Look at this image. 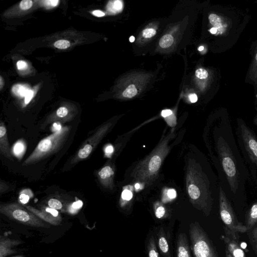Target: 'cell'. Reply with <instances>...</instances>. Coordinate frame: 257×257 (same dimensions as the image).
I'll return each mask as SVG.
<instances>
[{
	"label": "cell",
	"mask_w": 257,
	"mask_h": 257,
	"mask_svg": "<svg viewBox=\"0 0 257 257\" xmlns=\"http://www.w3.org/2000/svg\"><path fill=\"white\" fill-rule=\"evenodd\" d=\"M217 29L214 27L211 28V29L210 30V32L213 34H216L217 33Z\"/></svg>",
	"instance_id": "cell-43"
},
{
	"label": "cell",
	"mask_w": 257,
	"mask_h": 257,
	"mask_svg": "<svg viewBox=\"0 0 257 257\" xmlns=\"http://www.w3.org/2000/svg\"><path fill=\"white\" fill-rule=\"evenodd\" d=\"M177 257H191L188 241L185 233H180L177 242Z\"/></svg>",
	"instance_id": "cell-13"
},
{
	"label": "cell",
	"mask_w": 257,
	"mask_h": 257,
	"mask_svg": "<svg viewBox=\"0 0 257 257\" xmlns=\"http://www.w3.org/2000/svg\"><path fill=\"white\" fill-rule=\"evenodd\" d=\"M0 85H1V89L3 87V78L1 76H0Z\"/></svg>",
	"instance_id": "cell-45"
},
{
	"label": "cell",
	"mask_w": 257,
	"mask_h": 257,
	"mask_svg": "<svg viewBox=\"0 0 257 257\" xmlns=\"http://www.w3.org/2000/svg\"><path fill=\"white\" fill-rule=\"evenodd\" d=\"M189 235L194 257H219L212 242L199 224H190Z\"/></svg>",
	"instance_id": "cell-4"
},
{
	"label": "cell",
	"mask_w": 257,
	"mask_h": 257,
	"mask_svg": "<svg viewBox=\"0 0 257 257\" xmlns=\"http://www.w3.org/2000/svg\"><path fill=\"white\" fill-rule=\"evenodd\" d=\"M0 213L9 218L25 225L42 228L50 227L49 224L20 203L13 202L1 204Z\"/></svg>",
	"instance_id": "cell-3"
},
{
	"label": "cell",
	"mask_w": 257,
	"mask_h": 257,
	"mask_svg": "<svg viewBox=\"0 0 257 257\" xmlns=\"http://www.w3.org/2000/svg\"><path fill=\"white\" fill-rule=\"evenodd\" d=\"M219 213L222 221L226 229L233 235L247 232L245 225L238 221L233 210L223 193H220L219 199Z\"/></svg>",
	"instance_id": "cell-6"
},
{
	"label": "cell",
	"mask_w": 257,
	"mask_h": 257,
	"mask_svg": "<svg viewBox=\"0 0 257 257\" xmlns=\"http://www.w3.org/2000/svg\"><path fill=\"white\" fill-rule=\"evenodd\" d=\"M188 193L190 198L194 201H198L202 193L199 185L195 181H191L187 187Z\"/></svg>",
	"instance_id": "cell-17"
},
{
	"label": "cell",
	"mask_w": 257,
	"mask_h": 257,
	"mask_svg": "<svg viewBox=\"0 0 257 257\" xmlns=\"http://www.w3.org/2000/svg\"><path fill=\"white\" fill-rule=\"evenodd\" d=\"M46 3H47L48 5H50L51 6L55 7L56 6L58 3L59 1L58 0H52V1H46Z\"/></svg>",
	"instance_id": "cell-41"
},
{
	"label": "cell",
	"mask_w": 257,
	"mask_h": 257,
	"mask_svg": "<svg viewBox=\"0 0 257 257\" xmlns=\"http://www.w3.org/2000/svg\"><path fill=\"white\" fill-rule=\"evenodd\" d=\"M174 42L173 37L169 34L163 36L159 41V45L162 48H167L170 47Z\"/></svg>",
	"instance_id": "cell-24"
},
{
	"label": "cell",
	"mask_w": 257,
	"mask_h": 257,
	"mask_svg": "<svg viewBox=\"0 0 257 257\" xmlns=\"http://www.w3.org/2000/svg\"><path fill=\"white\" fill-rule=\"evenodd\" d=\"M143 36L146 38L152 37L156 34V31L152 28L146 29L143 31Z\"/></svg>",
	"instance_id": "cell-30"
},
{
	"label": "cell",
	"mask_w": 257,
	"mask_h": 257,
	"mask_svg": "<svg viewBox=\"0 0 257 257\" xmlns=\"http://www.w3.org/2000/svg\"><path fill=\"white\" fill-rule=\"evenodd\" d=\"M247 232L251 247L255 253L257 254V224Z\"/></svg>",
	"instance_id": "cell-19"
},
{
	"label": "cell",
	"mask_w": 257,
	"mask_h": 257,
	"mask_svg": "<svg viewBox=\"0 0 257 257\" xmlns=\"http://www.w3.org/2000/svg\"><path fill=\"white\" fill-rule=\"evenodd\" d=\"M113 151V148L112 146H108L105 149L106 154H110Z\"/></svg>",
	"instance_id": "cell-42"
},
{
	"label": "cell",
	"mask_w": 257,
	"mask_h": 257,
	"mask_svg": "<svg viewBox=\"0 0 257 257\" xmlns=\"http://www.w3.org/2000/svg\"><path fill=\"white\" fill-rule=\"evenodd\" d=\"M17 66L19 70H23L27 67V64L24 61L19 60L17 63Z\"/></svg>",
	"instance_id": "cell-35"
},
{
	"label": "cell",
	"mask_w": 257,
	"mask_h": 257,
	"mask_svg": "<svg viewBox=\"0 0 257 257\" xmlns=\"http://www.w3.org/2000/svg\"><path fill=\"white\" fill-rule=\"evenodd\" d=\"M166 213V210L162 205L158 206L155 209V216L158 218H162L164 217Z\"/></svg>",
	"instance_id": "cell-28"
},
{
	"label": "cell",
	"mask_w": 257,
	"mask_h": 257,
	"mask_svg": "<svg viewBox=\"0 0 257 257\" xmlns=\"http://www.w3.org/2000/svg\"><path fill=\"white\" fill-rule=\"evenodd\" d=\"M172 114V111L170 109H164L162 110L161 115L164 117H166Z\"/></svg>",
	"instance_id": "cell-38"
},
{
	"label": "cell",
	"mask_w": 257,
	"mask_h": 257,
	"mask_svg": "<svg viewBox=\"0 0 257 257\" xmlns=\"http://www.w3.org/2000/svg\"><path fill=\"white\" fill-rule=\"evenodd\" d=\"M246 149L250 153V157L252 158L253 156V159L257 161V141L251 136L248 134L245 138Z\"/></svg>",
	"instance_id": "cell-16"
},
{
	"label": "cell",
	"mask_w": 257,
	"mask_h": 257,
	"mask_svg": "<svg viewBox=\"0 0 257 257\" xmlns=\"http://www.w3.org/2000/svg\"><path fill=\"white\" fill-rule=\"evenodd\" d=\"M204 49V47L203 46H200L199 48H198V50L200 51H202Z\"/></svg>",
	"instance_id": "cell-48"
},
{
	"label": "cell",
	"mask_w": 257,
	"mask_h": 257,
	"mask_svg": "<svg viewBox=\"0 0 257 257\" xmlns=\"http://www.w3.org/2000/svg\"><path fill=\"white\" fill-rule=\"evenodd\" d=\"M148 253L149 257H160L153 236H151L149 240Z\"/></svg>",
	"instance_id": "cell-23"
},
{
	"label": "cell",
	"mask_w": 257,
	"mask_h": 257,
	"mask_svg": "<svg viewBox=\"0 0 257 257\" xmlns=\"http://www.w3.org/2000/svg\"><path fill=\"white\" fill-rule=\"evenodd\" d=\"M224 235L221 238L225 245V249L232 257H246L245 252L239 244L238 235H233L224 227Z\"/></svg>",
	"instance_id": "cell-8"
},
{
	"label": "cell",
	"mask_w": 257,
	"mask_h": 257,
	"mask_svg": "<svg viewBox=\"0 0 257 257\" xmlns=\"http://www.w3.org/2000/svg\"><path fill=\"white\" fill-rule=\"evenodd\" d=\"M22 243L21 240L11 239L5 236L0 237V257L7 256L15 253L17 251L14 247Z\"/></svg>",
	"instance_id": "cell-10"
},
{
	"label": "cell",
	"mask_w": 257,
	"mask_h": 257,
	"mask_svg": "<svg viewBox=\"0 0 257 257\" xmlns=\"http://www.w3.org/2000/svg\"><path fill=\"white\" fill-rule=\"evenodd\" d=\"M135 40V38L134 36H132L130 37L129 40H130V42H134Z\"/></svg>",
	"instance_id": "cell-47"
},
{
	"label": "cell",
	"mask_w": 257,
	"mask_h": 257,
	"mask_svg": "<svg viewBox=\"0 0 257 257\" xmlns=\"http://www.w3.org/2000/svg\"><path fill=\"white\" fill-rule=\"evenodd\" d=\"M189 98L190 101L192 103H195L197 101V96L195 93H192L189 95Z\"/></svg>",
	"instance_id": "cell-40"
},
{
	"label": "cell",
	"mask_w": 257,
	"mask_h": 257,
	"mask_svg": "<svg viewBox=\"0 0 257 257\" xmlns=\"http://www.w3.org/2000/svg\"><path fill=\"white\" fill-rule=\"evenodd\" d=\"M138 90L133 84L130 85L122 92V96L124 97L132 98L137 95Z\"/></svg>",
	"instance_id": "cell-26"
},
{
	"label": "cell",
	"mask_w": 257,
	"mask_h": 257,
	"mask_svg": "<svg viewBox=\"0 0 257 257\" xmlns=\"http://www.w3.org/2000/svg\"><path fill=\"white\" fill-rule=\"evenodd\" d=\"M73 115L70 114L69 109L65 106H61L57 109L54 115L47 118L41 124V129H44L49 124L56 122H65L72 119Z\"/></svg>",
	"instance_id": "cell-9"
},
{
	"label": "cell",
	"mask_w": 257,
	"mask_h": 257,
	"mask_svg": "<svg viewBox=\"0 0 257 257\" xmlns=\"http://www.w3.org/2000/svg\"><path fill=\"white\" fill-rule=\"evenodd\" d=\"M135 187L137 190H138L140 188V185L139 183H137L135 185Z\"/></svg>",
	"instance_id": "cell-46"
},
{
	"label": "cell",
	"mask_w": 257,
	"mask_h": 257,
	"mask_svg": "<svg viewBox=\"0 0 257 257\" xmlns=\"http://www.w3.org/2000/svg\"><path fill=\"white\" fill-rule=\"evenodd\" d=\"M9 188L8 185H7L4 181L1 180L0 181V193L2 194L6 191H8Z\"/></svg>",
	"instance_id": "cell-34"
},
{
	"label": "cell",
	"mask_w": 257,
	"mask_h": 257,
	"mask_svg": "<svg viewBox=\"0 0 257 257\" xmlns=\"http://www.w3.org/2000/svg\"><path fill=\"white\" fill-rule=\"evenodd\" d=\"M13 153L17 158H21L24 154L26 150L25 143L22 140L16 142L13 147Z\"/></svg>",
	"instance_id": "cell-20"
},
{
	"label": "cell",
	"mask_w": 257,
	"mask_h": 257,
	"mask_svg": "<svg viewBox=\"0 0 257 257\" xmlns=\"http://www.w3.org/2000/svg\"><path fill=\"white\" fill-rule=\"evenodd\" d=\"M173 135L171 133L162 140L151 154L138 165L132 174L135 180L147 185L150 184L155 179L169 151L168 144Z\"/></svg>",
	"instance_id": "cell-1"
},
{
	"label": "cell",
	"mask_w": 257,
	"mask_h": 257,
	"mask_svg": "<svg viewBox=\"0 0 257 257\" xmlns=\"http://www.w3.org/2000/svg\"><path fill=\"white\" fill-rule=\"evenodd\" d=\"M257 224V203L252 205L248 210L245 218V226L247 231L251 230Z\"/></svg>",
	"instance_id": "cell-14"
},
{
	"label": "cell",
	"mask_w": 257,
	"mask_h": 257,
	"mask_svg": "<svg viewBox=\"0 0 257 257\" xmlns=\"http://www.w3.org/2000/svg\"><path fill=\"white\" fill-rule=\"evenodd\" d=\"M112 126L111 122H107L100 125L80 147L71 159L70 164H76L88 158L94 151Z\"/></svg>",
	"instance_id": "cell-5"
},
{
	"label": "cell",
	"mask_w": 257,
	"mask_h": 257,
	"mask_svg": "<svg viewBox=\"0 0 257 257\" xmlns=\"http://www.w3.org/2000/svg\"><path fill=\"white\" fill-rule=\"evenodd\" d=\"M47 205L51 208L62 212H66L67 206L65 205L63 202L58 199L54 198L49 199L47 201Z\"/></svg>",
	"instance_id": "cell-18"
},
{
	"label": "cell",
	"mask_w": 257,
	"mask_h": 257,
	"mask_svg": "<svg viewBox=\"0 0 257 257\" xmlns=\"http://www.w3.org/2000/svg\"><path fill=\"white\" fill-rule=\"evenodd\" d=\"M12 257H24V256L22 255H17V256H12Z\"/></svg>",
	"instance_id": "cell-49"
},
{
	"label": "cell",
	"mask_w": 257,
	"mask_h": 257,
	"mask_svg": "<svg viewBox=\"0 0 257 257\" xmlns=\"http://www.w3.org/2000/svg\"><path fill=\"white\" fill-rule=\"evenodd\" d=\"M167 196L170 199H174L176 196V191L173 189H169L167 191Z\"/></svg>",
	"instance_id": "cell-36"
},
{
	"label": "cell",
	"mask_w": 257,
	"mask_h": 257,
	"mask_svg": "<svg viewBox=\"0 0 257 257\" xmlns=\"http://www.w3.org/2000/svg\"><path fill=\"white\" fill-rule=\"evenodd\" d=\"M133 197V194L131 191L127 189H125L121 193V198L123 200L128 201L130 200Z\"/></svg>",
	"instance_id": "cell-32"
},
{
	"label": "cell",
	"mask_w": 257,
	"mask_h": 257,
	"mask_svg": "<svg viewBox=\"0 0 257 257\" xmlns=\"http://www.w3.org/2000/svg\"><path fill=\"white\" fill-rule=\"evenodd\" d=\"M33 5V2L31 0H23L20 4V7L23 10L29 9Z\"/></svg>",
	"instance_id": "cell-31"
},
{
	"label": "cell",
	"mask_w": 257,
	"mask_h": 257,
	"mask_svg": "<svg viewBox=\"0 0 257 257\" xmlns=\"http://www.w3.org/2000/svg\"><path fill=\"white\" fill-rule=\"evenodd\" d=\"M0 152L6 158L13 161L10 149L7 130L5 123L2 121L0 123Z\"/></svg>",
	"instance_id": "cell-12"
},
{
	"label": "cell",
	"mask_w": 257,
	"mask_h": 257,
	"mask_svg": "<svg viewBox=\"0 0 257 257\" xmlns=\"http://www.w3.org/2000/svg\"><path fill=\"white\" fill-rule=\"evenodd\" d=\"M29 90L27 87L22 85H16L13 87V91L16 95L21 97L25 96L27 91Z\"/></svg>",
	"instance_id": "cell-25"
},
{
	"label": "cell",
	"mask_w": 257,
	"mask_h": 257,
	"mask_svg": "<svg viewBox=\"0 0 257 257\" xmlns=\"http://www.w3.org/2000/svg\"><path fill=\"white\" fill-rule=\"evenodd\" d=\"M70 131L69 126H63L43 138L24 161L23 165L28 166L36 164L57 152L67 140Z\"/></svg>",
	"instance_id": "cell-2"
},
{
	"label": "cell",
	"mask_w": 257,
	"mask_h": 257,
	"mask_svg": "<svg viewBox=\"0 0 257 257\" xmlns=\"http://www.w3.org/2000/svg\"><path fill=\"white\" fill-rule=\"evenodd\" d=\"M122 5L120 1H115L113 4V7L116 10H120L121 9Z\"/></svg>",
	"instance_id": "cell-37"
},
{
	"label": "cell",
	"mask_w": 257,
	"mask_h": 257,
	"mask_svg": "<svg viewBox=\"0 0 257 257\" xmlns=\"http://www.w3.org/2000/svg\"><path fill=\"white\" fill-rule=\"evenodd\" d=\"M92 14L96 17H101L105 15V14L100 10H95L92 12Z\"/></svg>",
	"instance_id": "cell-39"
},
{
	"label": "cell",
	"mask_w": 257,
	"mask_h": 257,
	"mask_svg": "<svg viewBox=\"0 0 257 257\" xmlns=\"http://www.w3.org/2000/svg\"><path fill=\"white\" fill-rule=\"evenodd\" d=\"M25 207L48 224L57 226L61 223L62 217L56 209L47 206H44L40 209L30 205Z\"/></svg>",
	"instance_id": "cell-7"
},
{
	"label": "cell",
	"mask_w": 257,
	"mask_h": 257,
	"mask_svg": "<svg viewBox=\"0 0 257 257\" xmlns=\"http://www.w3.org/2000/svg\"><path fill=\"white\" fill-rule=\"evenodd\" d=\"M83 205V202L80 200H76L67 205L66 212L70 214H76L81 209Z\"/></svg>",
	"instance_id": "cell-21"
},
{
	"label": "cell",
	"mask_w": 257,
	"mask_h": 257,
	"mask_svg": "<svg viewBox=\"0 0 257 257\" xmlns=\"http://www.w3.org/2000/svg\"><path fill=\"white\" fill-rule=\"evenodd\" d=\"M225 257H232L231 255L228 252V251L225 249Z\"/></svg>",
	"instance_id": "cell-44"
},
{
	"label": "cell",
	"mask_w": 257,
	"mask_h": 257,
	"mask_svg": "<svg viewBox=\"0 0 257 257\" xmlns=\"http://www.w3.org/2000/svg\"><path fill=\"white\" fill-rule=\"evenodd\" d=\"M255 59H256V61H257V53H256V54Z\"/></svg>",
	"instance_id": "cell-50"
},
{
	"label": "cell",
	"mask_w": 257,
	"mask_h": 257,
	"mask_svg": "<svg viewBox=\"0 0 257 257\" xmlns=\"http://www.w3.org/2000/svg\"><path fill=\"white\" fill-rule=\"evenodd\" d=\"M54 45L57 48L65 49L70 47V43L69 41L66 40H59L56 41Z\"/></svg>",
	"instance_id": "cell-27"
},
{
	"label": "cell",
	"mask_w": 257,
	"mask_h": 257,
	"mask_svg": "<svg viewBox=\"0 0 257 257\" xmlns=\"http://www.w3.org/2000/svg\"><path fill=\"white\" fill-rule=\"evenodd\" d=\"M158 246L161 253L165 257H170L169 244L163 228H161L159 231Z\"/></svg>",
	"instance_id": "cell-15"
},
{
	"label": "cell",
	"mask_w": 257,
	"mask_h": 257,
	"mask_svg": "<svg viewBox=\"0 0 257 257\" xmlns=\"http://www.w3.org/2000/svg\"><path fill=\"white\" fill-rule=\"evenodd\" d=\"M33 197V193L30 189H25L19 194V201L22 204L27 203L30 199Z\"/></svg>",
	"instance_id": "cell-22"
},
{
	"label": "cell",
	"mask_w": 257,
	"mask_h": 257,
	"mask_svg": "<svg viewBox=\"0 0 257 257\" xmlns=\"http://www.w3.org/2000/svg\"><path fill=\"white\" fill-rule=\"evenodd\" d=\"M114 174L113 167L110 165H107L98 172L97 177L100 184L104 187L112 189L113 187Z\"/></svg>",
	"instance_id": "cell-11"
},
{
	"label": "cell",
	"mask_w": 257,
	"mask_h": 257,
	"mask_svg": "<svg viewBox=\"0 0 257 257\" xmlns=\"http://www.w3.org/2000/svg\"><path fill=\"white\" fill-rule=\"evenodd\" d=\"M195 75L199 79H203L208 77V73L205 69L199 68L196 70Z\"/></svg>",
	"instance_id": "cell-29"
},
{
	"label": "cell",
	"mask_w": 257,
	"mask_h": 257,
	"mask_svg": "<svg viewBox=\"0 0 257 257\" xmlns=\"http://www.w3.org/2000/svg\"><path fill=\"white\" fill-rule=\"evenodd\" d=\"M33 95H34V92L32 90L29 89L27 91V92L25 96V102L26 104L29 103V102L31 101V100L33 98Z\"/></svg>",
	"instance_id": "cell-33"
}]
</instances>
